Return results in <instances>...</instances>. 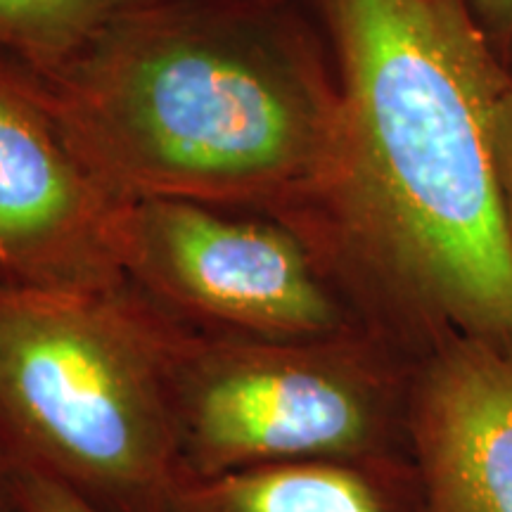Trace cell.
Segmentation results:
<instances>
[{"instance_id": "8fae6325", "label": "cell", "mask_w": 512, "mask_h": 512, "mask_svg": "<svg viewBox=\"0 0 512 512\" xmlns=\"http://www.w3.org/2000/svg\"><path fill=\"white\" fill-rule=\"evenodd\" d=\"M494 152L498 185H501L503 219L512 247V81L498 98L494 112Z\"/></svg>"}, {"instance_id": "ba28073f", "label": "cell", "mask_w": 512, "mask_h": 512, "mask_svg": "<svg viewBox=\"0 0 512 512\" xmlns=\"http://www.w3.org/2000/svg\"><path fill=\"white\" fill-rule=\"evenodd\" d=\"M164 512H422V498L411 458H377L178 477Z\"/></svg>"}, {"instance_id": "5b68a950", "label": "cell", "mask_w": 512, "mask_h": 512, "mask_svg": "<svg viewBox=\"0 0 512 512\" xmlns=\"http://www.w3.org/2000/svg\"><path fill=\"white\" fill-rule=\"evenodd\" d=\"M121 256L128 283L200 335L313 339L363 330L311 247L271 216L131 200Z\"/></svg>"}, {"instance_id": "30bf717a", "label": "cell", "mask_w": 512, "mask_h": 512, "mask_svg": "<svg viewBox=\"0 0 512 512\" xmlns=\"http://www.w3.org/2000/svg\"><path fill=\"white\" fill-rule=\"evenodd\" d=\"M0 470L19 512H105L60 479L0 456Z\"/></svg>"}, {"instance_id": "9c48e42d", "label": "cell", "mask_w": 512, "mask_h": 512, "mask_svg": "<svg viewBox=\"0 0 512 512\" xmlns=\"http://www.w3.org/2000/svg\"><path fill=\"white\" fill-rule=\"evenodd\" d=\"M133 0H0V55L50 72L91 43Z\"/></svg>"}, {"instance_id": "4fadbf2b", "label": "cell", "mask_w": 512, "mask_h": 512, "mask_svg": "<svg viewBox=\"0 0 512 512\" xmlns=\"http://www.w3.org/2000/svg\"><path fill=\"white\" fill-rule=\"evenodd\" d=\"M0 512H19L15 498H12L8 482H5L3 470H0Z\"/></svg>"}, {"instance_id": "7a4b0ae2", "label": "cell", "mask_w": 512, "mask_h": 512, "mask_svg": "<svg viewBox=\"0 0 512 512\" xmlns=\"http://www.w3.org/2000/svg\"><path fill=\"white\" fill-rule=\"evenodd\" d=\"M27 74L128 200L249 211L299 233L342 181L337 72L294 0H133L60 67Z\"/></svg>"}, {"instance_id": "277c9868", "label": "cell", "mask_w": 512, "mask_h": 512, "mask_svg": "<svg viewBox=\"0 0 512 512\" xmlns=\"http://www.w3.org/2000/svg\"><path fill=\"white\" fill-rule=\"evenodd\" d=\"M415 368L366 330L242 339L183 328L174 358L178 477L411 458Z\"/></svg>"}, {"instance_id": "8992f818", "label": "cell", "mask_w": 512, "mask_h": 512, "mask_svg": "<svg viewBox=\"0 0 512 512\" xmlns=\"http://www.w3.org/2000/svg\"><path fill=\"white\" fill-rule=\"evenodd\" d=\"M128 204L81 155L27 69L0 55V283L60 292L126 285Z\"/></svg>"}, {"instance_id": "6da1fadb", "label": "cell", "mask_w": 512, "mask_h": 512, "mask_svg": "<svg viewBox=\"0 0 512 512\" xmlns=\"http://www.w3.org/2000/svg\"><path fill=\"white\" fill-rule=\"evenodd\" d=\"M344 107L342 181L297 233L363 330L420 363L512 351L494 112L512 76L465 0H320Z\"/></svg>"}, {"instance_id": "52a82bcc", "label": "cell", "mask_w": 512, "mask_h": 512, "mask_svg": "<svg viewBox=\"0 0 512 512\" xmlns=\"http://www.w3.org/2000/svg\"><path fill=\"white\" fill-rule=\"evenodd\" d=\"M408 437L422 512H512V351L463 337L420 361Z\"/></svg>"}, {"instance_id": "3957f363", "label": "cell", "mask_w": 512, "mask_h": 512, "mask_svg": "<svg viewBox=\"0 0 512 512\" xmlns=\"http://www.w3.org/2000/svg\"><path fill=\"white\" fill-rule=\"evenodd\" d=\"M185 325L131 283H0V456L105 512H164L178 479L174 358Z\"/></svg>"}, {"instance_id": "7c38bea8", "label": "cell", "mask_w": 512, "mask_h": 512, "mask_svg": "<svg viewBox=\"0 0 512 512\" xmlns=\"http://www.w3.org/2000/svg\"><path fill=\"white\" fill-rule=\"evenodd\" d=\"M494 43L512 41V0H465Z\"/></svg>"}]
</instances>
